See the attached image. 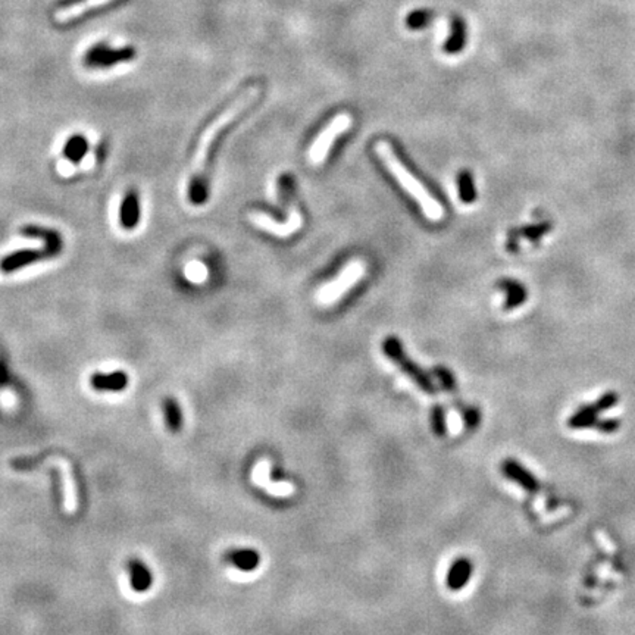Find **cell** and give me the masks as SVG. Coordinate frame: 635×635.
<instances>
[{"mask_svg":"<svg viewBox=\"0 0 635 635\" xmlns=\"http://www.w3.org/2000/svg\"><path fill=\"white\" fill-rule=\"evenodd\" d=\"M502 473L504 477L518 482L522 488H525L530 493H535L540 487L537 478L530 473V470L525 469L521 463H518L514 459H507L502 463Z\"/></svg>","mask_w":635,"mask_h":635,"instance_id":"30bf717a","label":"cell"},{"mask_svg":"<svg viewBox=\"0 0 635 635\" xmlns=\"http://www.w3.org/2000/svg\"><path fill=\"white\" fill-rule=\"evenodd\" d=\"M228 559L231 560V564L234 566H237L242 571H255L261 564L259 553L251 549L234 550L228 554Z\"/></svg>","mask_w":635,"mask_h":635,"instance_id":"ac0fdd59","label":"cell"},{"mask_svg":"<svg viewBox=\"0 0 635 635\" xmlns=\"http://www.w3.org/2000/svg\"><path fill=\"white\" fill-rule=\"evenodd\" d=\"M619 427H621L619 420H612L610 418V420H598L594 428H597L598 431H602V432H606V434H612L615 431H618Z\"/></svg>","mask_w":635,"mask_h":635,"instance_id":"f1b7e54d","label":"cell"},{"mask_svg":"<svg viewBox=\"0 0 635 635\" xmlns=\"http://www.w3.org/2000/svg\"><path fill=\"white\" fill-rule=\"evenodd\" d=\"M119 221L125 230H133L140 221V202L136 191H129L125 194L121 203Z\"/></svg>","mask_w":635,"mask_h":635,"instance_id":"8fae6325","label":"cell"},{"mask_svg":"<svg viewBox=\"0 0 635 635\" xmlns=\"http://www.w3.org/2000/svg\"><path fill=\"white\" fill-rule=\"evenodd\" d=\"M163 409H165L168 428L172 432L179 431L181 424H183V416H181V409H179V405L177 403L175 398H172V397L165 398V402H163Z\"/></svg>","mask_w":635,"mask_h":635,"instance_id":"cb8c5ba5","label":"cell"},{"mask_svg":"<svg viewBox=\"0 0 635 635\" xmlns=\"http://www.w3.org/2000/svg\"><path fill=\"white\" fill-rule=\"evenodd\" d=\"M459 194L463 203H470L475 198L473 178L468 172H462L459 177Z\"/></svg>","mask_w":635,"mask_h":635,"instance_id":"484cf974","label":"cell"},{"mask_svg":"<svg viewBox=\"0 0 635 635\" xmlns=\"http://www.w3.org/2000/svg\"><path fill=\"white\" fill-rule=\"evenodd\" d=\"M434 374H435V376H437L441 381V384H443V387L446 390H449V391L455 390V387H456L455 378H453V375H451V372L449 369H446L443 367H437V368L434 369Z\"/></svg>","mask_w":635,"mask_h":635,"instance_id":"83f0119b","label":"cell"},{"mask_svg":"<svg viewBox=\"0 0 635 635\" xmlns=\"http://www.w3.org/2000/svg\"><path fill=\"white\" fill-rule=\"evenodd\" d=\"M598 412L594 405H587L579 408L568 421V427L572 429H583V428H594L598 421Z\"/></svg>","mask_w":635,"mask_h":635,"instance_id":"2e32d148","label":"cell"},{"mask_svg":"<svg viewBox=\"0 0 635 635\" xmlns=\"http://www.w3.org/2000/svg\"><path fill=\"white\" fill-rule=\"evenodd\" d=\"M431 424H432V429L434 432L439 435V437H444L447 432V422H446V413L444 409L440 405H435L432 408L431 412Z\"/></svg>","mask_w":635,"mask_h":635,"instance_id":"d4e9b609","label":"cell"},{"mask_svg":"<svg viewBox=\"0 0 635 635\" xmlns=\"http://www.w3.org/2000/svg\"><path fill=\"white\" fill-rule=\"evenodd\" d=\"M90 383L96 390H107V391H119L124 390L129 384V376L125 372H112V374H95L90 379Z\"/></svg>","mask_w":635,"mask_h":635,"instance_id":"5bb4252c","label":"cell"},{"mask_svg":"<svg viewBox=\"0 0 635 635\" xmlns=\"http://www.w3.org/2000/svg\"><path fill=\"white\" fill-rule=\"evenodd\" d=\"M21 232L25 235V237L43 240L44 242L43 247L47 253L49 259L58 256L62 251V239H61V234L57 231L40 227V225H25L21 228Z\"/></svg>","mask_w":635,"mask_h":635,"instance_id":"ba28073f","label":"cell"},{"mask_svg":"<svg viewBox=\"0 0 635 635\" xmlns=\"http://www.w3.org/2000/svg\"><path fill=\"white\" fill-rule=\"evenodd\" d=\"M473 575V564L465 557L458 559L447 574V586L451 591L462 590Z\"/></svg>","mask_w":635,"mask_h":635,"instance_id":"7c38bea8","label":"cell"},{"mask_svg":"<svg viewBox=\"0 0 635 635\" xmlns=\"http://www.w3.org/2000/svg\"><path fill=\"white\" fill-rule=\"evenodd\" d=\"M136 57V50L131 46H125L119 49H112L109 46H95L90 49L84 58V64L88 68H109L121 62L133 61Z\"/></svg>","mask_w":635,"mask_h":635,"instance_id":"8992f818","label":"cell"},{"mask_svg":"<svg viewBox=\"0 0 635 635\" xmlns=\"http://www.w3.org/2000/svg\"><path fill=\"white\" fill-rule=\"evenodd\" d=\"M480 420H481V415H480V410H478V409L470 408V409H468V410L465 412V422H466V427H468V428L474 429V428L480 424Z\"/></svg>","mask_w":635,"mask_h":635,"instance_id":"f546056e","label":"cell"},{"mask_svg":"<svg viewBox=\"0 0 635 635\" xmlns=\"http://www.w3.org/2000/svg\"><path fill=\"white\" fill-rule=\"evenodd\" d=\"M383 349H384L386 356L390 357L409 378H412L415 383L420 386V388L422 391H425L428 394H437V387L434 386L429 375L427 372H424L418 365L415 364V362H412L406 356L402 343L398 341L396 337H387L384 340Z\"/></svg>","mask_w":635,"mask_h":635,"instance_id":"3957f363","label":"cell"},{"mask_svg":"<svg viewBox=\"0 0 635 635\" xmlns=\"http://www.w3.org/2000/svg\"><path fill=\"white\" fill-rule=\"evenodd\" d=\"M87 150H88L87 138L84 136L77 134L66 141L65 148H64V155L69 162L78 163L85 156Z\"/></svg>","mask_w":635,"mask_h":635,"instance_id":"44dd1931","label":"cell"},{"mask_svg":"<svg viewBox=\"0 0 635 635\" xmlns=\"http://www.w3.org/2000/svg\"><path fill=\"white\" fill-rule=\"evenodd\" d=\"M62 468V480H64V493H65V509L69 514H74L77 511V489L74 484V478H72L71 466L61 461Z\"/></svg>","mask_w":635,"mask_h":635,"instance_id":"e0dca14e","label":"cell"},{"mask_svg":"<svg viewBox=\"0 0 635 635\" xmlns=\"http://www.w3.org/2000/svg\"><path fill=\"white\" fill-rule=\"evenodd\" d=\"M2 400H4V403H5L6 406H11V405L13 403V396H12V393H11V391H5V393L2 394Z\"/></svg>","mask_w":635,"mask_h":635,"instance_id":"4dcf8cb0","label":"cell"},{"mask_svg":"<svg viewBox=\"0 0 635 635\" xmlns=\"http://www.w3.org/2000/svg\"><path fill=\"white\" fill-rule=\"evenodd\" d=\"M47 258L46 250H35V249H27V250H18L11 253V255L5 256L0 261V269L4 272H13L20 268H25L31 263H35L39 261H43ZM49 259V258H47Z\"/></svg>","mask_w":635,"mask_h":635,"instance_id":"9c48e42d","label":"cell"},{"mask_svg":"<svg viewBox=\"0 0 635 635\" xmlns=\"http://www.w3.org/2000/svg\"><path fill=\"white\" fill-rule=\"evenodd\" d=\"M109 2H111V0H83V2H80V4H74L68 8L59 9L57 12V15H54V20H57L58 23H68L71 20H76V18H78L80 15L85 13L88 9L99 8Z\"/></svg>","mask_w":635,"mask_h":635,"instance_id":"9a60e30c","label":"cell"},{"mask_svg":"<svg viewBox=\"0 0 635 635\" xmlns=\"http://www.w3.org/2000/svg\"><path fill=\"white\" fill-rule=\"evenodd\" d=\"M500 287L506 293L504 302L506 309H514V307L519 306L521 303L525 302V299H527V292H525V288L516 281H504L502 283Z\"/></svg>","mask_w":635,"mask_h":635,"instance_id":"7402d4cb","label":"cell"},{"mask_svg":"<svg viewBox=\"0 0 635 635\" xmlns=\"http://www.w3.org/2000/svg\"><path fill=\"white\" fill-rule=\"evenodd\" d=\"M618 400H619L618 394L613 393V391H609V393H605L600 398H598L594 406L597 408L598 412H605V410L612 409L613 406L618 405Z\"/></svg>","mask_w":635,"mask_h":635,"instance_id":"4316f807","label":"cell"},{"mask_svg":"<svg viewBox=\"0 0 635 635\" xmlns=\"http://www.w3.org/2000/svg\"><path fill=\"white\" fill-rule=\"evenodd\" d=\"M258 96H259V88L247 90V92H244L237 100H235L225 112H222L208 126V130L205 131V134L201 138V143H198L194 171L191 174L190 189H189V196H190L191 203L202 205L208 198L206 168H208L210 149L215 146L216 138L220 137V134L235 118L240 117L246 111V109L258 99Z\"/></svg>","mask_w":635,"mask_h":635,"instance_id":"6da1fadb","label":"cell"},{"mask_svg":"<svg viewBox=\"0 0 635 635\" xmlns=\"http://www.w3.org/2000/svg\"><path fill=\"white\" fill-rule=\"evenodd\" d=\"M434 18L435 13L431 9H416L406 16V27L409 30H422L432 23Z\"/></svg>","mask_w":635,"mask_h":635,"instance_id":"603a6c76","label":"cell"},{"mask_svg":"<svg viewBox=\"0 0 635 635\" xmlns=\"http://www.w3.org/2000/svg\"><path fill=\"white\" fill-rule=\"evenodd\" d=\"M352 125V118L349 114H338L328 125L325 126L322 133L315 138L314 144L309 149V159L319 165L328 156L333 144L338 136L346 133Z\"/></svg>","mask_w":635,"mask_h":635,"instance_id":"277c9868","label":"cell"},{"mask_svg":"<svg viewBox=\"0 0 635 635\" xmlns=\"http://www.w3.org/2000/svg\"><path fill=\"white\" fill-rule=\"evenodd\" d=\"M365 274V265L362 261H353L343 269L341 274L331 283L321 288L318 299L324 304H330L338 300L344 293L350 290Z\"/></svg>","mask_w":635,"mask_h":635,"instance_id":"5b68a950","label":"cell"},{"mask_svg":"<svg viewBox=\"0 0 635 635\" xmlns=\"http://www.w3.org/2000/svg\"><path fill=\"white\" fill-rule=\"evenodd\" d=\"M250 218H251L253 224H255L256 227H259L271 234H274L275 237H280V239L290 237V235L297 232L303 225V218H302L300 212L296 209V206H293V205H292V208H290V216H288L287 222H278L274 220V218H271L269 215L262 213V212L251 213Z\"/></svg>","mask_w":635,"mask_h":635,"instance_id":"52a82bcc","label":"cell"},{"mask_svg":"<svg viewBox=\"0 0 635 635\" xmlns=\"http://www.w3.org/2000/svg\"><path fill=\"white\" fill-rule=\"evenodd\" d=\"M253 478H255L256 484L263 485L268 492L274 493V494H288L292 492V485L287 484H272L268 478V463L262 462L255 468V473H253Z\"/></svg>","mask_w":635,"mask_h":635,"instance_id":"d6986e66","label":"cell"},{"mask_svg":"<svg viewBox=\"0 0 635 635\" xmlns=\"http://www.w3.org/2000/svg\"><path fill=\"white\" fill-rule=\"evenodd\" d=\"M375 152L379 156V159L384 162L386 168L393 174V177L397 179V183L403 187V190L413 198V201L420 205L422 209V213L432 222H439L443 220L444 209L440 205V202L435 198L416 178L413 174L409 172V170L398 160L396 156L391 144L386 140H381L376 143Z\"/></svg>","mask_w":635,"mask_h":635,"instance_id":"7a4b0ae2","label":"cell"},{"mask_svg":"<svg viewBox=\"0 0 635 635\" xmlns=\"http://www.w3.org/2000/svg\"><path fill=\"white\" fill-rule=\"evenodd\" d=\"M131 569V586L136 591H146L152 586V575L140 560L130 562Z\"/></svg>","mask_w":635,"mask_h":635,"instance_id":"ffe728a7","label":"cell"},{"mask_svg":"<svg viewBox=\"0 0 635 635\" xmlns=\"http://www.w3.org/2000/svg\"><path fill=\"white\" fill-rule=\"evenodd\" d=\"M466 43V25L461 16H453L450 21L449 39L444 43V52L455 54L459 53Z\"/></svg>","mask_w":635,"mask_h":635,"instance_id":"4fadbf2b","label":"cell"}]
</instances>
